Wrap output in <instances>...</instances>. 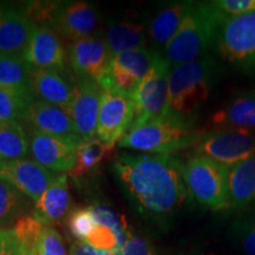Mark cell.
Listing matches in <instances>:
<instances>
[{
    "label": "cell",
    "instance_id": "cell-17",
    "mask_svg": "<svg viewBox=\"0 0 255 255\" xmlns=\"http://www.w3.org/2000/svg\"><path fill=\"white\" fill-rule=\"evenodd\" d=\"M21 57L38 69L60 71L65 66V51L55 30L47 25H36Z\"/></svg>",
    "mask_w": 255,
    "mask_h": 255
},
{
    "label": "cell",
    "instance_id": "cell-16",
    "mask_svg": "<svg viewBox=\"0 0 255 255\" xmlns=\"http://www.w3.org/2000/svg\"><path fill=\"white\" fill-rule=\"evenodd\" d=\"M26 120L36 131L77 144L83 142L70 114L55 104L34 100L28 108Z\"/></svg>",
    "mask_w": 255,
    "mask_h": 255
},
{
    "label": "cell",
    "instance_id": "cell-19",
    "mask_svg": "<svg viewBox=\"0 0 255 255\" xmlns=\"http://www.w3.org/2000/svg\"><path fill=\"white\" fill-rule=\"evenodd\" d=\"M70 202L68 175L60 174L37 201L32 215L44 226L51 227L66 215Z\"/></svg>",
    "mask_w": 255,
    "mask_h": 255
},
{
    "label": "cell",
    "instance_id": "cell-13",
    "mask_svg": "<svg viewBox=\"0 0 255 255\" xmlns=\"http://www.w3.org/2000/svg\"><path fill=\"white\" fill-rule=\"evenodd\" d=\"M103 89L92 79L78 78L76 83L75 100L70 108L76 130L83 141L97 136V119L100 113Z\"/></svg>",
    "mask_w": 255,
    "mask_h": 255
},
{
    "label": "cell",
    "instance_id": "cell-27",
    "mask_svg": "<svg viewBox=\"0 0 255 255\" xmlns=\"http://www.w3.org/2000/svg\"><path fill=\"white\" fill-rule=\"evenodd\" d=\"M30 151V137L18 122L0 123V157L4 161L21 159Z\"/></svg>",
    "mask_w": 255,
    "mask_h": 255
},
{
    "label": "cell",
    "instance_id": "cell-23",
    "mask_svg": "<svg viewBox=\"0 0 255 255\" xmlns=\"http://www.w3.org/2000/svg\"><path fill=\"white\" fill-rule=\"evenodd\" d=\"M231 208L241 209L255 201V152L229 168Z\"/></svg>",
    "mask_w": 255,
    "mask_h": 255
},
{
    "label": "cell",
    "instance_id": "cell-5",
    "mask_svg": "<svg viewBox=\"0 0 255 255\" xmlns=\"http://www.w3.org/2000/svg\"><path fill=\"white\" fill-rule=\"evenodd\" d=\"M190 195L214 212L231 208L228 188L229 167L203 156H193L183 168Z\"/></svg>",
    "mask_w": 255,
    "mask_h": 255
},
{
    "label": "cell",
    "instance_id": "cell-3",
    "mask_svg": "<svg viewBox=\"0 0 255 255\" xmlns=\"http://www.w3.org/2000/svg\"><path fill=\"white\" fill-rule=\"evenodd\" d=\"M203 135L205 132L197 129L193 119H183L168 113L129 130L119 145L148 154L173 156L175 152L195 146Z\"/></svg>",
    "mask_w": 255,
    "mask_h": 255
},
{
    "label": "cell",
    "instance_id": "cell-42",
    "mask_svg": "<svg viewBox=\"0 0 255 255\" xmlns=\"http://www.w3.org/2000/svg\"><path fill=\"white\" fill-rule=\"evenodd\" d=\"M23 246V245H21ZM23 255H38L37 247H24L23 246Z\"/></svg>",
    "mask_w": 255,
    "mask_h": 255
},
{
    "label": "cell",
    "instance_id": "cell-7",
    "mask_svg": "<svg viewBox=\"0 0 255 255\" xmlns=\"http://www.w3.org/2000/svg\"><path fill=\"white\" fill-rule=\"evenodd\" d=\"M171 68L173 66L161 55L148 75L139 83L131 96L135 103V119L130 130L169 113V76Z\"/></svg>",
    "mask_w": 255,
    "mask_h": 255
},
{
    "label": "cell",
    "instance_id": "cell-18",
    "mask_svg": "<svg viewBox=\"0 0 255 255\" xmlns=\"http://www.w3.org/2000/svg\"><path fill=\"white\" fill-rule=\"evenodd\" d=\"M32 79L34 96L38 100L55 104L69 113L75 100L76 84L64 77L62 71L33 68Z\"/></svg>",
    "mask_w": 255,
    "mask_h": 255
},
{
    "label": "cell",
    "instance_id": "cell-33",
    "mask_svg": "<svg viewBox=\"0 0 255 255\" xmlns=\"http://www.w3.org/2000/svg\"><path fill=\"white\" fill-rule=\"evenodd\" d=\"M68 226L70 233L73 237L77 238L78 241H85L97 226V221L88 207V208H79L71 212L68 219Z\"/></svg>",
    "mask_w": 255,
    "mask_h": 255
},
{
    "label": "cell",
    "instance_id": "cell-1",
    "mask_svg": "<svg viewBox=\"0 0 255 255\" xmlns=\"http://www.w3.org/2000/svg\"><path fill=\"white\" fill-rule=\"evenodd\" d=\"M183 168L174 156L121 154L115 158L113 173L124 195L143 218L167 223L193 200Z\"/></svg>",
    "mask_w": 255,
    "mask_h": 255
},
{
    "label": "cell",
    "instance_id": "cell-38",
    "mask_svg": "<svg viewBox=\"0 0 255 255\" xmlns=\"http://www.w3.org/2000/svg\"><path fill=\"white\" fill-rule=\"evenodd\" d=\"M70 255H117L114 252H105L90 246L84 241H76L70 248Z\"/></svg>",
    "mask_w": 255,
    "mask_h": 255
},
{
    "label": "cell",
    "instance_id": "cell-12",
    "mask_svg": "<svg viewBox=\"0 0 255 255\" xmlns=\"http://www.w3.org/2000/svg\"><path fill=\"white\" fill-rule=\"evenodd\" d=\"M56 176L52 171L37 163L34 159L5 161L0 170V181H4L37 202L45 193Z\"/></svg>",
    "mask_w": 255,
    "mask_h": 255
},
{
    "label": "cell",
    "instance_id": "cell-41",
    "mask_svg": "<svg viewBox=\"0 0 255 255\" xmlns=\"http://www.w3.org/2000/svg\"><path fill=\"white\" fill-rule=\"evenodd\" d=\"M174 255H207V253L203 250H201V248L191 247V248H188V250L177 252V253Z\"/></svg>",
    "mask_w": 255,
    "mask_h": 255
},
{
    "label": "cell",
    "instance_id": "cell-25",
    "mask_svg": "<svg viewBox=\"0 0 255 255\" xmlns=\"http://www.w3.org/2000/svg\"><path fill=\"white\" fill-rule=\"evenodd\" d=\"M115 149V144L102 142L100 138L83 141L77 148V161L68 175L75 178H81L90 174L98 165L110 157Z\"/></svg>",
    "mask_w": 255,
    "mask_h": 255
},
{
    "label": "cell",
    "instance_id": "cell-10",
    "mask_svg": "<svg viewBox=\"0 0 255 255\" xmlns=\"http://www.w3.org/2000/svg\"><path fill=\"white\" fill-rule=\"evenodd\" d=\"M97 25V11L87 1H56L47 23V26L73 41L92 37Z\"/></svg>",
    "mask_w": 255,
    "mask_h": 255
},
{
    "label": "cell",
    "instance_id": "cell-32",
    "mask_svg": "<svg viewBox=\"0 0 255 255\" xmlns=\"http://www.w3.org/2000/svg\"><path fill=\"white\" fill-rule=\"evenodd\" d=\"M44 225L34 218L33 215H24L13 226V232L17 240L24 247H37L38 239Z\"/></svg>",
    "mask_w": 255,
    "mask_h": 255
},
{
    "label": "cell",
    "instance_id": "cell-11",
    "mask_svg": "<svg viewBox=\"0 0 255 255\" xmlns=\"http://www.w3.org/2000/svg\"><path fill=\"white\" fill-rule=\"evenodd\" d=\"M69 58L73 72L78 78L92 79L101 85L107 77L113 57L105 39L92 36L73 41L69 50Z\"/></svg>",
    "mask_w": 255,
    "mask_h": 255
},
{
    "label": "cell",
    "instance_id": "cell-43",
    "mask_svg": "<svg viewBox=\"0 0 255 255\" xmlns=\"http://www.w3.org/2000/svg\"><path fill=\"white\" fill-rule=\"evenodd\" d=\"M4 163H5V161L1 157H0V170H1V168H2V165H4Z\"/></svg>",
    "mask_w": 255,
    "mask_h": 255
},
{
    "label": "cell",
    "instance_id": "cell-14",
    "mask_svg": "<svg viewBox=\"0 0 255 255\" xmlns=\"http://www.w3.org/2000/svg\"><path fill=\"white\" fill-rule=\"evenodd\" d=\"M30 152L37 163L51 171H70L77 161V143L65 141L33 130L30 133Z\"/></svg>",
    "mask_w": 255,
    "mask_h": 255
},
{
    "label": "cell",
    "instance_id": "cell-2",
    "mask_svg": "<svg viewBox=\"0 0 255 255\" xmlns=\"http://www.w3.org/2000/svg\"><path fill=\"white\" fill-rule=\"evenodd\" d=\"M227 17L214 1H193L177 32L163 49L165 60L176 66L208 56L218 45L220 31Z\"/></svg>",
    "mask_w": 255,
    "mask_h": 255
},
{
    "label": "cell",
    "instance_id": "cell-21",
    "mask_svg": "<svg viewBox=\"0 0 255 255\" xmlns=\"http://www.w3.org/2000/svg\"><path fill=\"white\" fill-rule=\"evenodd\" d=\"M213 122L222 128L253 131L255 129V90L233 96L225 107L213 115Z\"/></svg>",
    "mask_w": 255,
    "mask_h": 255
},
{
    "label": "cell",
    "instance_id": "cell-29",
    "mask_svg": "<svg viewBox=\"0 0 255 255\" xmlns=\"http://www.w3.org/2000/svg\"><path fill=\"white\" fill-rule=\"evenodd\" d=\"M32 102L23 96L0 87V123H12L27 119Z\"/></svg>",
    "mask_w": 255,
    "mask_h": 255
},
{
    "label": "cell",
    "instance_id": "cell-37",
    "mask_svg": "<svg viewBox=\"0 0 255 255\" xmlns=\"http://www.w3.org/2000/svg\"><path fill=\"white\" fill-rule=\"evenodd\" d=\"M214 4L227 15L255 13V0H218Z\"/></svg>",
    "mask_w": 255,
    "mask_h": 255
},
{
    "label": "cell",
    "instance_id": "cell-30",
    "mask_svg": "<svg viewBox=\"0 0 255 255\" xmlns=\"http://www.w3.org/2000/svg\"><path fill=\"white\" fill-rule=\"evenodd\" d=\"M234 241L244 255H255V218H239L232 227Z\"/></svg>",
    "mask_w": 255,
    "mask_h": 255
},
{
    "label": "cell",
    "instance_id": "cell-9",
    "mask_svg": "<svg viewBox=\"0 0 255 255\" xmlns=\"http://www.w3.org/2000/svg\"><path fill=\"white\" fill-rule=\"evenodd\" d=\"M135 119V103L131 96L115 88H108L102 95L97 119V138L116 144L127 135Z\"/></svg>",
    "mask_w": 255,
    "mask_h": 255
},
{
    "label": "cell",
    "instance_id": "cell-8",
    "mask_svg": "<svg viewBox=\"0 0 255 255\" xmlns=\"http://www.w3.org/2000/svg\"><path fill=\"white\" fill-rule=\"evenodd\" d=\"M254 152V131L235 128H220L207 132L194 146V156L208 157L229 168Z\"/></svg>",
    "mask_w": 255,
    "mask_h": 255
},
{
    "label": "cell",
    "instance_id": "cell-6",
    "mask_svg": "<svg viewBox=\"0 0 255 255\" xmlns=\"http://www.w3.org/2000/svg\"><path fill=\"white\" fill-rule=\"evenodd\" d=\"M216 47L226 62L255 77V13L228 15Z\"/></svg>",
    "mask_w": 255,
    "mask_h": 255
},
{
    "label": "cell",
    "instance_id": "cell-28",
    "mask_svg": "<svg viewBox=\"0 0 255 255\" xmlns=\"http://www.w3.org/2000/svg\"><path fill=\"white\" fill-rule=\"evenodd\" d=\"M28 209V197L17 188L0 181V228L9 229Z\"/></svg>",
    "mask_w": 255,
    "mask_h": 255
},
{
    "label": "cell",
    "instance_id": "cell-36",
    "mask_svg": "<svg viewBox=\"0 0 255 255\" xmlns=\"http://www.w3.org/2000/svg\"><path fill=\"white\" fill-rule=\"evenodd\" d=\"M117 255H157V252L149 239L131 233Z\"/></svg>",
    "mask_w": 255,
    "mask_h": 255
},
{
    "label": "cell",
    "instance_id": "cell-20",
    "mask_svg": "<svg viewBox=\"0 0 255 255\" xmlns=\"http://www.w3.org/2000/svg\"><path fill=\"white\" fill-rule=\"evenodd\" d=\"M191 4L193 1L169 2L154 15L148 26V36L156 51L164 49L175 36Z\"/></svg>",
    "mask_w": 255,
    "mask_h": 255
},
{
    "label": "cell",
    "instance_id": "cell-4",
    "mask_svg": "<svg viewBox=\"0 0 255 255\" xmlns=\"http://www.w3.org/2000/svg\"><path fill=\"white\" fill-rule=\"evenodd\" d=\"M219 64L212 56L171 68L169 76V113L193 119L209 98L219 75Z\"/></svg>",
    "mask_w": 255,
    "mask_h": 255
},
{
    "label": "cell",
    "instance_id": "cell-35",
    "mask_svg": "<svg viewBox=\"0 0 255 255\" xmlns=\"http://www.w3.org/2000/svg\"><path fill=\"white\" fill-rule=\"evenodd\" d=\"M38 255H68L63 239L56 229L44 226L37 242Z\"/></svg>",
    "mask_w": 255,
    "mask_h": 255
},
{
    "label": "cell",
    "instance_id": "cell-34",
    "mask_svg": "<svg viewBox=\"0 0 255 255\" xmlns=\"http://www.w3.org/2000/svg\"><path fill=\"white\" fill-rule=\"evenodd\" d=\"M84 242L90 245V246L97 248V250L105 251V252H114V253H119V251L122 247L119 237L113 229L107 227L104 225H100L94 228L91 234L87 238Z\"/></svg>",
    "mask_w": 255,
    "mask_h": 255
},
{
    "label": "cell",
    "instance_id": "cell-31",
    "mask_svg": "<svg viewBox=\"0 0 255 255\" xmlns=\"http://www.w3.org/2000/svg\"><path fill=\"white\" fill-rule=\"evenodd\" d=\"M89 208H90L92 214H94L97 223L107 226V227L111 228L116 233L121 244L123 246L124 242L129 238V235L131 234L129 232V228H128L126 221L121 216L117 215L113 209L105 205H94L89 207Z\"/></svg>",
    "mask_w": 255,
    "mask_h": 255
},
{
    "label": "cell",
    "instance_id": "cell-26",
    "mask_svg": "<svg viewBox=\"0 0 255 255\" xmlns=\"http://www.w3.org/2000/svg\"><path fill=\"white\" fill-rule=\"evenodd\" d=\"M159 56L161 53L158 51L144 46L115 56L111 59V63H114L115 65L124 70L136 81L141 83L157 62Z\"/></svg>",
    "mask_w": 255,
    "mask_h": 255
},
{
    "label": "cell",
    "instance_id": "cell-39",
    "mask_svg": "<svg viewBox=\"0 0 255 255\" xmlns=\"http://www.w3.org/2000/svg\"><path fill=\"white\" fill-rule=\"evenodd\" d=\"M2 255H23V246L17 240L13 229L11 228V235H9L7 246Z\"/></svg>",
    "mask_w": 255,
    "mask_h": 255
},
{
    "label": "cell",
    "instance_id": "cell-15",
    "mask_svg": "<svg viewBox=\"0 0 255 255\" xmlns=\"http://www.w3.org/2000/svg\"><path fill=\"white\" fill-rule=\"evenodd\" d=\"M34 27L24 6L0 4V55H23Z\"/></svg>",
    "mask_w": 255,
    "mask_h": 255
},
{
    "label": "cell",
    "instance_id": "cell-24",
    "mask_svg": "<svg viewBox=\"0 0 255 255\" xmlns=\"http://www.w3.org/2000/svg\"><path fill=\"white\" fill-rule=\"evenodd\" d=\"M105 43L111 57L146 46V25L132 20L113 21L109 24Z\"/></svg>",
    "mask_w": 255,
    "mask_h": 255
},
{
    "label": "cell",
    "instance_id": "cell-40",
    "mask_svg": "<svg viewBox=\"0 0 255 255\" xmlns=\"http://www.w3.org/2000/svg\"><path fill=\"white\" fill-rule=\"evenodd\" d=\"M9 235H11V228L9 229L0 228V255L4 254L6 246H7Z\"/></svg>",
    "mask_w": 255,
    "mask_h": 255
},
{
    "label": "cell",
    "instance_id": "cell-22",
    "mask_svg": "<svg viewBox=\"0 0 255 255\" xmlns=\"http://www.w3.org/2000/svg\"><path fill=\"white\" fill-rule=\"evenodd\" d=\"M32 70L21 56L0 55V87L34 101Z\"/></svg>",
    "mask_w": 255,
    "mask_h": 255
}]
</instances>
